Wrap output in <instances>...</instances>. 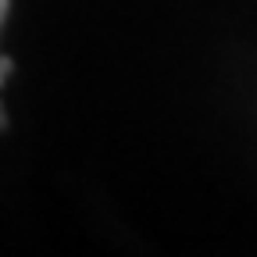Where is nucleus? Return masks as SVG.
I'll return each instance as SVG.
<instances>
[{
  "instance_id": "1",
  "label": "nucleus",
  "mask_w": 257,
  "mask_h": 257,
  "mask_svg": "<svg viewBox=\"0 0 257 257\" xmlns=\"http://www.w3.org/2000/svg\"><path fill=\"white\" fill-rule=\"evenodd\" d=\"M8 8H11V0H0V22L8 18ZM11 72H15V64H11V57H4V54H0V82H4V79H8ZM0 125H4V114H0Z\"/></svg>"
}]
</instances>
